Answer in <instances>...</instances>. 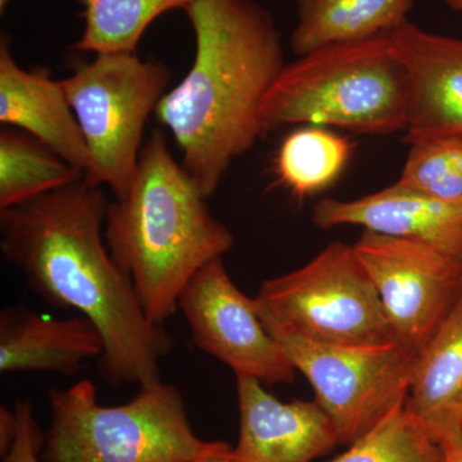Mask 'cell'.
Wrapping results in <instances>:
<instances>
[{
    "label": "cell",
    "instance_id": "1",
    "mask_svg": "<svg viewBox=\"0 0 462 462\" xmlns=\"http://www.w3.org/2000/svg\"><path fill=\"white\" fill-rule=\"evenodd\" d=\"M108 200L79 180L0 211V249L35 293L89 319L105 340L98 369L112 385L153 384L171 336L148 320L132 279L106 245Z\"/></svg>",
    "mask_w": 462,
    "mask_h": 462
},
{
    "label": "cell",
    "instance_id": "2",
    "mask_svg": "<svg viewBox=\"0 0 462 462\" xmlns=\"http://www.w3.org/2000/svg\"><path fill=\"white\" fill-rule=\"evenodd\" d=\"M182 11L196 36V57L154 114L208 199L231 162L263 135L261 105L284 56L275 21L254 0H199Z\"/></svg>",
    "mask_w": 462,
    "mask_h": 462
},
{
    "label": "cell",
    "instance_id": "3",
    "mask_svg": "<svg viewBox=\"0 0 462 462\" xmlns=\"http://www.w3.org/2000/svg\"><path fill=\"white\" fill-rule=\"evenodd\" d=\"M206 200L172 156L165 135L154 132L143 145L126 194L108 203L109 254L132 279L143 311L153 324L171 318L193 276L233 248V234L211 214Z\"/></svg>",
    "mask_w": 462,
    "mask_h": 462
},
{
    "label": "cell",
    "instance_id": "4",
    "mask_svg": "<svg viewBox=\"0 0 462 462\" xmlns=\"http://www.w3.org/2000/svg\"><path fill=\"white\" fill-rule=\"evenodd\" d=\"M409 76L389 33L327 45L282 67L260 108L263 133L291 124L364 135L404 132Z\"/></svg>",
    "mask_w": 462,
    "mask_h": 462
},
{
    "label": "cell",
    "instance_id": "5",
    "mask_svg": "<svg viewBox=\"0 0 462 462\" xmlns=\"http://www.w3.org/2000/svg\"><path fill=\"white\" fill-rule=\"evenodd\" d=\"M50 403L42 462H188L212 443L197 437L180 392L162 380L120 406L100 404L88 379L51 389Z\"/></svg>",
    "mask_w": 462,
    "mask_h": 462
},
{
    "label": "cell",
    "instance_id": "6",
    "mask_svg": "<svg viewBox=\"0 0 462 462\" xmlns=\"http://www.w3.org/2000/svg\"><path fill=\"white\" fill-rule=\"evenodd\" d=\"M171 72L135 51H107L60 80L90 154L84 180L126 194L138 165L149 116L167 93Z\"/></svg>",
    "mask_w": 462,
    "mask_h": 462
},
{
    "label": "cell",
    "instance_id": "7",
    "mask_svg": "<svg viewBox=\"0 0 462 462\" xmlns=\"http://www.w3.org/2000/svg\"><path fill=\"white\" fill-rule=\"evenodd\" d=\"M256 306L264 328L314 388L339 445H354L406 403L416 356L403 346L318 342L273 318L257 300Z\"/></svg>",
    "mask_w": 462,
    "mask_h": 462
},
{
    "label": "cell",
    "instance_id": "8",
    "mask_svg": "<svg viewBox=\"0 0 462 462\" xmlns=\"http://www.w3.org/2000/svg\"><path fill=\"white\" fill-rule=\"evenodd\" d=\"M257 302L307 338L329 345H393V331L354 245L334 242L305 266L264 281Z\"/></svg>",
    "mask_w": 462,
    "mask_h": 462
},
{
    "label": "cell",
    "instance_id": "9",
    "mask_svg": "<svg viewBox=\"0 0 462 462\" xmlns=\"http://www.w3.org/2000/svg\"><path fill=\"white\" fill-rule=\"evenodd\" d=\"M356 256L378 291L397 345L418 356L462 287V264L418 242L365 230Z\"/></svg>",
    "mask_w": 462,
    "mask_h": 462
},
{
    "label": "cell",
    "instance_id": "10",
    "mask_svg": "<svg viewBox=\"0 0 462 462\" xmlns=\"http://www.w3.org/2000/svg\"><path fill=\"white\" fill-rule=\"evenodd\" d=\"M194 345L229 366L236 376L263 384H289L297 370L264 328L256 300L231 281L223 257L203 266L179 298Z\"/></svg>",
    "mask_w": 462,
    "mask_h": 462
},
{
    "label": "cell",
    "instance_id": "11",
    "mask_svg": "<svg viewBox=\"0 0 462 462\" xmlns=\"http://www.w3.org/2000/svg\"><path fill=\"white\" fill-rule=\"evenodd\" d=\"M389 38L409 76L404 141L415 144L462 134V39L425 32L409 20Z\"/></svg>",
    "mask_w": 462,
    "mask_h": 462
},
{
    "label": "cell",
    "instance_id": "12",
    "mask_svg": "<svg viewBox=\"0 0 462 462\" xmlns=\"http://www.w3.org/2000/svg\"><path fill=\"white\" fill-rule=\"evenodd\" d=\"M236 392L239 438L230 462H311L339 445L316 401L282 402L248 376H236Z\"/></svg>",
    "mask_w": 462,
    "mask_h": 462
},
{
    "label": "cell",
    "instance_id": "13",
    "mask_svg": "<svg viewBox=\"0 0 462 462\" xmlns=\"http://www.w3.org/2000/svg\"><path fill=\"white\" fill-rule=\"evenodd\" d=\"M314 223L322 229L355 225L418 240L462 264V202L433 199L397 182L355 200L322 199L315 206Z\"/></svg>",
    "mask_w": 462,
    "mask_h": 462
},
{
    "label": "cell",
    "instance_id": "14",
    "mask_svg": "<svg viewBox=\"0 0 462 462\" xmlns=\"http://www.w3.org/2000/svg\"><path fill=\"white\" fill-rule=\"evenodd\" d=\"M7 35L0 39V123L23 130L81 172L89 149L60 81L23 69L12 56Z\"/></svg>",
    "mask_w": 462,
    "mask_h": 462
},
{
    "label": "cell",
    "instance_id": "15",
    "mask_svg": "<svg viewBox=\"0 0 462 462\" xmlns=\"http://www.w3.org/2000/svg\"><path fill=\"white\" fill-rule=\"evenodd\" d=\"M105 340L79 315L54 319L23 307L0 312V372L80 373L85 360L102 357Z\"/></svg>",
    "mask_w": 462,
    "mask_h": 462
},
{
    "label": "cell",
    "instance_id": "16",
    "mask_svg": "<svg viewBox=\"0 0 462 462\" xmlns=\"http://www.w3.org/2000/svg\"><path fill=\"white\" fill-rule=\"evenodd\" d=\"M406 406L440 448L462 439V287L416 356Z\"/></svg>",
    "mask_w": 462,
    "mask_h": 462
},
{
    "label": "cell",
    "instance_id": "17",
    "mask_svg": "<svg viewBox=\"0 0 462 462\" xmlns=\"http://www.w3.org/2000/svg\"><path fill=\"white\" fill-rule=\"evenodd\" d=\"M412 0H298L291 47L297 56L391 33L407 20Z\"/></svg>",
    "mask_w": 462,
    "mask_h": 462
},
{
    "label": "cell",
    "instance_id": "18",
    "mask_svg": "<svg viewBox=\"0 0 462 462\" xmlns=\"http://www.w3.org/2000/svg\"><path fill=\"white\" fill-rule=\"evenodd\" d=\"M83 179L80 170L30 134L9 126L0 132V211Z\"/></svg>",
    "mask_w": 462,
    "mask_h": 462
},
{
    "label": "cell",
    "instance_id": "19",
    "mask_svg": "<svg viewBox=\"0 0 462 462\" xmlns=\"http://www.w3.org/2000/svg\"><path fill=\"white\" fill-rule=\"evenodd\" d=\"M351 157L348 141L320 126L289 134L276 157L279 181L297 199H306L338 179Z\"/></svg>",
    "mask_w": 462,
    "mask_h": 462
},
{
    "label": "cell",
    "instance_id": "20",
    "mask_svg": "<svg viewBox=\"0 0 462 462\" xmlns=\"http://www.w3.org/2000/svg\"><path fill=\"white\" fill-rule=\"evenodd\" d=\"M84 8V32L76 50L107 53L136 51L154 20L199 0H78Z\"/></svg>",
    "mask_w": 462,
    "mask_h": 462
},
{
    "label": "cell",
    "instance_id": "21",
    "mask_svg": "<svg viewBox=\"0 0 462 462\" xmlns=\"http://www.w3.org/2000/svg\"><path fill=\"white\" fill-rule=\"evenodd\" d=\"M440 456L442 448L404 403L331 462H439Z\"/></svg>",
    "mask_w": 462,
    "mask_h": 462
},
{
    "label": "cell",
    "instance_id": "22",
    "mask_svg": "<svg viewBox=\"0 0 462 462\" xmlns=\"http://www.w3.org/2000/svg\"><path fill=\"white\" fill-rule=\"evenodd\" d=\"M396 182L433 199L462 202V134L411 144Z\"/></svg>",
    "mask_w": 462,
    "mask_h": 462
},
{
    "label": "cell",
    "instance_id": "23",
    "mask_svg": "<svg viewBox=\"0 0 462 462\" xmlns=\"http://www.w3.org/2000/svg\"><path fill=\"white\" fill-rule=\"evenodd\" d=\"M14 437L8 451L3 455V462H39L44 436L33 418L32 403L27 400H18L14 404Z\"/></svg>",
    "mask_w": 462,
    "mask_h": 462
},
{
    "label": "cell",
    "instance_id": "24",
    "mask_svg": "<svg viewBox=\"0 0 462 462\" xmlns=\"http://www.w3.org/2000/svg\"><path fill=\"white\" fill-rule=\"evenodd\" d=\"M14 428H16V415L7 407L0 409V449L2 455L8 451L14 437Z\"/></svg>",
    "mask_w": 462,
    "mask_h": 462
},
{
    "label": "cell",
    "instance_id": "25",
    "mask_svg": "<svg viewBox=\"0 0 462 462\" xmlns=\"http://www.w3.org/2000/svg\"><path fill=\"white\" fill-rule=\"evenodd\" d=\"M231 451H233V447L227 445L226 442L212 440L211 446L205 454L188 462H230Z\"/></svg>",
    "mask_w": 462,
    "mask_h": 462
},
{
    "label": "cell",
    "instance_id": "26",
    "mask_svg": "<svg viewBox=\"0 0 462 462\" xmlns=\"http://www.w3.org/2000/svg\"><path fill=\"white\" fill-rule=\"evenodd\" d=\"M439 462H462V439L442 449Z\"/></svg>",
    "mask_w": 462,
    "mask_h": 462
},
{
    "label": "cell",
    "instance_id": "27",
    "mask_svg": "<svg viewBox=\"0 0 462 462\" xmlns=\"http://www.w3.org/2000/svg\"><path fill=\"white\" fill-rule=\"evenodd\" d=\"M447 7L462 14V0H445Z\"/></svg>",
    "mask_w": 462,
    "mask_h": 462
},
{
    "label": "cell",
    "instance_id": "28",
    "mask_svg": "<svg viewBox=\"0 0 462 462\" xmlns=\"http://www.w3.org/2000/svg\"><path fill=\"white\" fill-rule=\"evenodd\" d=\"M9 0H0V12L2 14H5V9L8 8Z\"/></svg>",
    "mask_w": 462,
    "mask_h": 462
}]
</instances>
